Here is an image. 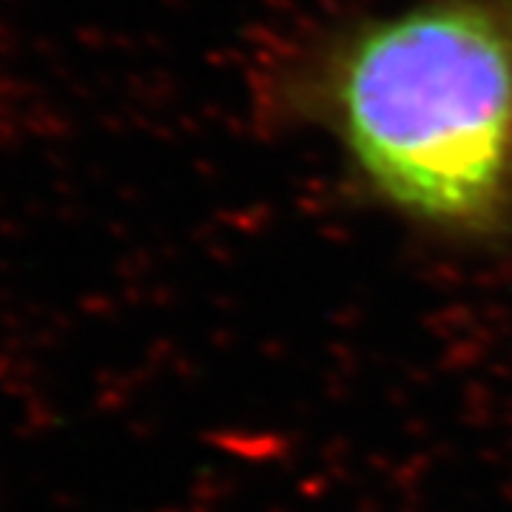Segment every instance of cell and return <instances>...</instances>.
I'll return each mask as SVG.
<instances>
[{"label":"cell","instance_id":"1","mask_svg":"<svg viewBox=\"0 0 512 512\" xmlns=\"http://www.w3.org/2000/svg\"><path fill=\"white\" fill-rule=\"evenodd\" d=\"M325 109L393 208L498 231L512 211V3L424 0L367 23L330 57Z\"/></svg>","mask_w":512,"mask_h":512}]
</instances>
